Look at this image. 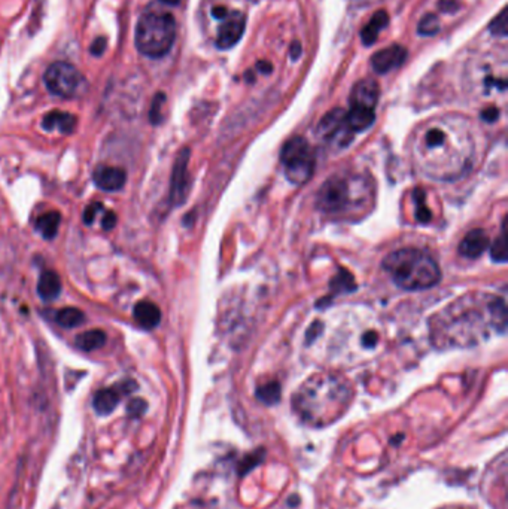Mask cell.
<instances>
[{
    "mask_svg": "<svg viewBox=\"0 0 508 509\" xmlns=\"http://www.w3.org/2000/svg\"><path fill=\"white\" fill-rule=\"evenodd\" d=\"M388 22H389L388 14L385 13V10H379V13L373 15V18L369 20L368 24L361 31L362 43L367 46H372L377 41L379 33L388 26Z\"/></svg>",
    "mask_w": 508,
    "mask_h": 509,
    "instance_id": "cell-21",
    "label": "cell"
},
{
    "mask_svg": "<svg viewBox=\"0 0 508 509\" xmlns=\"http://www.w3.org/2000/svg\"><path fill=\"white\" fill-rule=\"evenodd\" d=\"M92 180H94L96 187L101 191L115 192L120 191L127 180V173L120 167H111V166H100L92 173Z\"/></svg>",
    "mask_w": 508,
    "mask_h": 509,
    "instance_id": "cell-13",
    "label": "cell"
},
{
    "mask_svg": "<svg viewBox=\"0 0 508 509\" xmlns=\"http://www.w3.org/2000/svg\"><path fill=\"white\" fill-rule=\"evenodd\" d=\"M62 292L60 275L55 271H43L38 282V294L43 301H54Z\"/></svg>",
    "mask_w": 508,
    "mask_h": 509,
    "instance_id": "cell-18",
    "label": "cell"
},
{
    "mask_svg": "<svg viewBox=\"0 0 508 509\" xmlns=\"http://www.w3.org/2000/svg\"><path fill=\"white\" fill-rule=\"evenodd\" d=\"M407 59V50L404 48L401 45H392L388 46V48H383L377 51L373 59H372V66L374 71L380 75H385L394 69H398L404 64Z\"/></svg>",
    "mask_w": 508,
    "mask_h": 509,
    "instance_id": "cell-12",
    "label": "cell"
},
{
    "mask_svg": "<svg viewBox=\"0 0 508 509\" xmlns=\"http://www.w3.org/2000/svg\"><path fill=\"white\" fill-rule=\"evenodd\" d=\"M507 327L505 301L483 292H470L435 313L430 320L431 341L438 349H467L504 334Z\"/></svg>",
    "mask_w": 508,
    "mask_h": 509,
    "instance_id": "cell-1",
    "label": "cell"
},
{
    "mask_svg": "<svg viewBox=\"0 0 508 509\" xmlns=\"http://www.w3.org/2000/svg\"><path fill=\"white\" fill-rule=\"evenodd\" d=\"M42 127L46 131L59 130L63 134H72L76 129V117L67 112L52 110L43 117Z\"/></svg>",
    "mask_w": 508,
    "mask_h": 509,
    "instance_id": "cell-16",
    "label": "cell"
},
{
    "mask_svg": "<svg viewBox=\"0 0 508 509\" xmlns=\"http://www.w3.org/2000/svg\"><path fill=\"white\" fill-rule=\"evenodd\" d=\"M43 83L51 94L63 99H73L84 92L87 87L83 73L66 62H55L46 69Z\"/></svg>",
    "mask_w": 508,
    "mask_h": 509,
    "instance_id": "cell-8",
    "label": "cell"
},
{
    "mask_svg": "<svg viewBox=\"0 0 508 509\" xmlns=\"http://www.w3.org/2000/svg\"><path fill=\"white\" fill-rule=\"evenodd\" d=\"M60 222L62 215L59 212L43 213L36 219V229L45 240H52L59 233Z\"/></svg>",
    "mask_w": 508,
    "mask_h": 509,
    "instance_id": "cell-23",
    "label": "cell"
},
{
    "mask_svg": "<svg viewBox=\"0 0 508 509\" xmlns=\"http://www.w3.org/2000/svg\"><path fill=\"white\" fill-rule=\"evenodd\" d=\"M257 67H258V71H261L262 73H270L271 72V64L269 62H258Z\"/></svg>",
    "mask_w": 508,
    "mask_h": 509,
    "instance_id": "cell-38",
    "label": "cell"
},
{
    "mask_svg": "<svg viewBox=\"0 0 508 509\" xmlns=\"http://www.w3.org/2000/svg\"><path fill=\"white\" fill-rule=\"evenodd\" d=\"M438 6H440L443 13H456L459 9V2L458 0H442Z\"/></svg>",
    "mask_w": 508,
    "mask_h": 509,
    "instance_id": "cell-34",
    "label": "cell"
},
{
    "mask_svg": "<svg viewBox=\"0 0 508 509\" xmlns=\"http://www.w3.org/2000/svg\"><path fill=\"white\" fill-rule=\"evenodd\" d=\"M383 270L404 291H425L442 279L437 261L430 253L416 248H404L388 254Z\"/></svg>",
    "mask_w": 508,
    "mask_h": 509,
    "instance_id": "cell-5",
    "label": "cell"
},
{
    "mask_svg": "<svg viewBox=\"0 0 508 509\" xmlns=\"http://www.w3.org/2000/svg\"><path fill=\"white\" fill-rule=\"evenodd\" d=\"M55 320L60 327H63L66 329H71V328H76L79 325H83V323L85 322V315H84V311H80L79 308L66 307V308L57 311Z\"/></svg>",
    "mask_w": 508,
    "mask_h": 509,
    "instance_id": "cell-24",
    "label": "cell"
},
{
    "mask_svg": "<svg viewBox=\"0 0 508 509\" xmlns=\"http://www.w3.org/2000/svg\"><path fill=\"white\" fill-rule=\"evenodd\" d=\"M374 203V185L364 175L341 171L322 183L316 194L320 212L334 217H352L365 213Z\"/></svg>",
    "mask_w": 508,
    "mask_h": 509,
    "instance_id": "cell-4",
    "label": "cell"
},
{
    "mask_svg": "<svg viewBox=\"0 0 508 509\" xmlns=\"http://www.w3.org/2000/svg\"><path fill=\"white\" fill-rule=\"evenodd\" d=\"M103 209V204L101 203H92L90 204L88 207H85V210L83 213V221L85 225H91L92 222H94L96 216L99 215V212Z\"/></svg>",
    "mask_w": 508,
    "mask_h": 509,
    "instance_id": "cell-30",
    "label": "cell"
},
{
    "mask_svg": "<svg viewBox=\"0 0 508 509\" xmlns=\"http://www.w3.org/2000/svg\"><path fill=\"white\" fill-rule=\"evenodd\" d=\"M117 215H115V212L109 210L105 213V216H103L101 219V228L105 231H112L115 228V225H117Z\"/></svg>",
    "mask_w": 508,
    "mask_h": 509,
    "instance_id": "cell-32",
    "label": "cell"
},
{
    "mask_svg": "<svg viewBox=\"0 0 508 509\" xmlns=\"http://www.w3.org/2000/svg\"><path fill=\"white\" fill-rule=\"evenodd\" d=\"M160 2H163V3L170 5V6H175V5H178L181 2V0H160Z\"/></svg>",
    "mask_w": 508,
    "mask_h": 509,
    "instance_id": "cell-39",
    "label": "cell"
},
{
    "mask_svg": "<svg viewBox=\"0 0 508 509\" xmlns=\"http://www.w3.org/2000/svg\"><path fill=\"white\" fill-rule=\"evenodd\" d=\"M145 410H146V402L141 398H134L129 402V405H127V411H129L130 415H134V417L142 415Z\"/></svg>",
    "mask_w": 508,
    "mask_h": 509,
    "instance_id": "cell-31",
    "label": "cell"
},
{
    "mask_svg": "<svg viewBox=\"0 0 508 509\" xmlns=\"http://www.w3.org/2000/svg\"><path fill=\"white\" fill-rule=\"evenodd\" d=\"M379 94H380V88L376 80L362 79L352 88L351 106L374 110L377 106V101H379Z\"/></svg>",
    "mask_w": 508,
    "mask_h": 509,
    "instance_id": "cell-14",
    "label": "cell"
},
{
    "mask_svg": "<svg viewBox=\"0 0 508 509\" xmlns=\"http://www.w3.org/2000/svg\"><path fill=\"white\" fill-rule=\"evenodd\" d=\"M346 118H348V124L352 129V131L358 133V131H364L368 129V127L373 125V122L376 120V113L373 109L351 106L349 112H346Z\"/></svg>",
    "mask_w": 508,
    "mask_h": 509,
    "instance_id": "cell-20",
    "label": "cell"
},
{
    "mask_svg": "<svg viewBox=\"0 0 508 509\" xmlns=\"http://www.w3.org/2000/svg\"><path fill=\"white\" fill-rule=\"evenodd\" d=\"M498 115H500V110L498 109H496V108H489V109L481 112V118L484 121H488V122H493V121L498 120Z\"/></svg>",
    "mask_w": 508,
    "mask_h": 509,
    "instance_id": "cell-35",
    "label": "cell"
},
{
    "mask_svg": "<svg viewBox=\"0 0 508 509\" xmlns=\"http://www.w3.org/2000/svg\"><path fill=\"white\" fill-rule=\"evenodd\" d=\"M75 344L84 352H94L106 344V334L101 329H91L78 335Z\"/></svg>",
    "mask_w": 508,
    "mask_h": 509,
    "instance_id": "cell-22",
    "label": "cell"
},
{
    "mask_svg": "<svg viewBox=\"0 0 508 509\" xmlns=\"http://www.w3.org/2000/svg\"><path fill=\"white\" fill-rule=\"evenodd\" d=\"M120 399H121V393L117 387L101 389L94 395V399H92V407H94V410L99 415H108L115 408H117Z\"/></svg>",
    "mask_w": 508,
    "mask_h": 509,
    "instance_id": "cell-19",
    "label": "cell"
},
{
    "mask_svg": "<svg viewBox=\"0 0 508 509\" xmlns=\"http://www.w3.org/2000/svg\"><path fill=\"white\" fill-rule=\"evenodd\" d=\"M302 43H299V42H294L292 45H291V59L292 60H297L298 59V57L299 55H302Z\"/></svg>",
    "mask_w": 508,
    "mask_h": 509,
    "instance_id": "cell-36",
    "label": "cell"
},
{
    "mask_svg": "<svg viewBox=\"0 0 508 509\" xmlns=\"http://www.w3.org/2000/svg\"><path fill=\"white\" fill-rule=\"evenodd\" d=\"M489 30H491L492 34H495V36H500V38L507 36V34H508V13H507V9H502L500 13V15L492 20Z\"/></svg>",
    "mask_w": 508,
    "mask_h": 509,
    "instance_id": "cell-26",
    "label": "cell"
},
{
    "mask_svg": "<svg viewBox=\"0 0 508 509\" xmlns=\"http://www.w3.org/2000/svg\"><path fill=\"white\" fill-rule=\"evenodd\" d=\"M257 395L265 403H274L277 399H279V395H281L279 385H277V383L265 385V386H262V387L258 389Z\"/></svg>",
    "mask_w": 508,
    "mask_h": 509,
    "instance_id": "cell-27",
    "label": "cell"
},
{
    "mask_svg": "<svg viewBox=\"0 0 508 509\" xmlns=\"http://www.w3.org/2000/svg\"><path fill=\"white\" fill-rule=\"evenodd\" d=\"M440 31V22H438L437 15L434 14H426L418 26V33L422 36H434Z\"/></svg>",
    "mask_w": 508,
    "mask_h": 509,
    "instance_id": "cell-25",
    "label": "cell"
},
{
    "mask_svg": "<svg viewBox=\"0 0 508 509\" xmlns=\"http://www.w3.org/2000/svg\"><path fill=\"white\" fill-rule=\"evenodd\" d=\"M491 253H492V258H493L496 262H505V261H507V238H505V229H502V233H501L500 238L496 240V241L493 243V245H492Z\"/></svg>",
    "mask_w": 508,
    "mask_h": 509,
    "instance_id": "cell-29",
    "label": "cell"
},
{
    "mask_svg": "<svg viewBox=\"0 0 508 509\" xmlns=\"http://www.w3.org/2000/svg\"><path fill=\"white\" fill-rule=\"evenodd\" d=\"M212 14H213V17H215V18H218V20H224V18L228 15L227 9H225L224 6H215V8H213V10H212Z\"/></svg>",
    "mask_w": 508,
    "mask_h": 509,
    "instance_id": "cell-37",
    "label": "cell"
},
{
    "mask_svg": "<svg viewBox=\"0 0 508 509\" xmlns=\"http://www.w3.org/2000/svg\"><path fill=\"white\" fill-rule=\"evenodd\" d=\"M489 243H491L489 237L483 229H472L464 237V240L460 241L459 253L464 258L470 259L480 258L484 250L489 248Z\"/></svg>",
    "mask_w": 508,
    "mask_h": 509,
    "instance_id": "cell-15",
    "label": "cell"
},
{
    "mask_svg": "<svg viewBox=\"0 0 508 509\" xmlns=\"http://www.w3.org/2000/svg\"><path fill=\"white\" fill-rule=\"evenodd\" d=\"M316 133L323 142H327L328 145L336 148L348 146L352 142L355 134L348 124L346 110L343 109H334L328 112L325 117L319 121Z\"/></svg>",
    "mask_w": 508,
    "mask_h": 509,
    "instance_id": "cell-9",
    "label": "cell"
},
{
    "mask_svg": "<svg viewBox=\"0 0 508 509\" xmlns=\"http://www.w3.org/2000/svg\"><path fill=\"white\" fill-rule=\"evenodd\" d=\"M188 163H190V149L181 150L178 155L175 166L171 173V185H170V203L173 206H179L187 199L188 194Z\"/></svg>",
    "mask_w": 508,
    "mask_h": 509,
    "instance_id": "cell-10",
    "label": "cell"
},
{
    "mask_svg": "<svg viewBox=\"0 0 508 509\" xmlns=\"http://www.w3.org/2000/svg\"><path fill=\"white\" fill-rule=\"evenodd\" d=\"M133 317L139 327L151 331L160 325L161 311L151 301H141L134 307Z\"/></svg>",
    "mask_w": 508,
    "mask_h": 509,
    "instance_id": "cell-17",
    "label": "cell"
},
{
    "mask_svg": "<svg viewBox=\"0 0 508 509\" xmlns=\"http://www.w3.org/2000/svg\"><path fill=\"white\" fill-rule=\"evenodd\" d=\"M176 39V21L169 13H146L137 21L134 42L141 54L160 59Z\"/></svg>",
    "mask_w": 508,
    "mask_h": 509,
    "instance_id": "cell-6",
    "label": "cell"
},
{
    "mask_svg": "<svg viewBox=\"0 0 508 509\" xmlns=\"http://www.w3.org/2000/svg\"><path fill=\"white\" fill-rule=\"evenodd\" d=\"M281 161L286 179L294 185H303L309 182L315 171V152L313 148L304 137H292L288 141L281 152Z\"/></svg>",
    "mask_w": 508,
    "mask_h": 509,
    "instance_id": "cell-7",
    "label": "cell"
},
{
    "mask_svg": "<svg viewBox=\"0 0 508 509\" xmlns=\"http://www.w3.org/2000/svg\"><path fill=\"white\" fill-rule=\"evenodd\" d=\"M411 157L422 175L434 180H455L472 166L474 141L460 125L431 124L414 136Z\"/></svg>",
    "mask_w": 508,
    "mask_h": 509,
    "instance_id": "cell-2",
    "label": "cell"
},
{
    "mask_svg": "<svg viewBox=\"0 0 508 509\" xmlns=\"http://www.w3.org/2000/svg\"><path fill=\"white\" fill-rule=\"evenodd\" d=\"M245 15L241 13H231L224 18L223 26L219 27L216 46L221 50H228L234 46L245 31Z\"/></svg>",
    "mask_w": 508,
    "mask_h": 509,
    "instance_id": "cell-11",
    "label": "cell"
},
{
    "mask_svg": "<svg viewBox=\"0 0 508 509\" xmlns=\"http://www.w3.org/2000/svg\"><path fill=\"white\" fill-rule=\"evenodd\" d=\"M106 46H108L106 38H97L91 45V54L96 55V57H100L103 52L106 51Z\"/></svg>",
    "mask_w": 508,
    "mask_h": 509,
    "instance_id": "cell-33",
    "label": "cell"
},
{
    "mask_svg": "<svg viewBox=\"0 0 508 509\" xmlns=\"http://www.w3.org/2000/svg\"><path fill=\"white\" fill-rule=\"evenodd\" d=\"M164 103H166L164 92H158V94L154 97L151 112H149V120H151V122L154 125H158L161 121H163V113H161V109H163Z\"/></svg>",
    "mask_w": 508,
    "mask_h": 509,
    "instance_id": "cell-28",
    "label": "cell"
},
{
    "mask_svg": "<svg viewBox=\"0 0 508 509\" xmlns=\"http://www.w3.org/2000/svg\"><path fill=\"white\" fill-rule=\"evenodd\" d=\"M353 392L349 381L337 374H315L297 390L292 405L304 422L323 426L346 411Z\"/></svg>",
    "mask_w": 508,
    "mask_h": 509,
    "instance_id": "cell-3",
    "label": "cell"
}]
</instances>
